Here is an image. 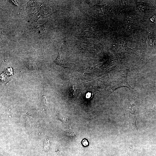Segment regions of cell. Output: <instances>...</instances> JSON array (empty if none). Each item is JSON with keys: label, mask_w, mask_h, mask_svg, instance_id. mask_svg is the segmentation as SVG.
<instances>
[{"label": "cell", "mask_w": 156, "mask_h": 156, "mask_svg": "<svg viewBox=\"0 0 156 156\" xmlns=\"http://www.w3.org/2000/svg\"><path fill=\"white\" fill-rule=\"evenodd\" d=\"M138 106L134 101L131 102L129 106L128 111L129 122L133 127H137L136 121L138 115Z\"/></svg>", "instance_id": "obj_2"}, {"label": "cell", "mask_w": 156, "mask_h": 156, "mask_svg": "<svg viewBox=\"0 0 156 156\" xmlns=\"http://www.w3.org/2000/svg\"><path fill=\"white\" fill-rule=\"evenodd\" d=\"M45 23L43 25L40 26H32V29L33 31L38 34L41 35L45 33L47 30L46 29L45 24Z\"/></svg>", "instance_id": "obj_4"}, {"label": "cell", "mask_w": 156, "mask_h": 156, "mask_svg": "<svg viewBox=\"0 0 156 156\" xmlns=\"http://www.w3.org/2000/svg\"><path fill=\"white\" fill-rule=\"evenodd\" d=\"M147 44L148 47L152 48L156 45V38L151 34H149L148 36Z\"/></svg>", "instance_id": "obj_5"}, {"label": "cell", "mask_w": 156, "mask_h": 156, "mask_svg": "<svg viewBox=\"0 0 156 156\" xmlns=\"http://www.w3.org/2000/svg\"><path fill=\"white\" fill-rule=\"evenodd\" d=\"M49 141L48 139L47 138L45 140L44 142V149L45 150H47L49 148Z\"/></svg>", "instance_id": "obj_8"}, {"label": "cell", "mask_w": 156, "mask_h": 156, "mask_svg": "<svg viewBox=\"0 0 156 156\" xmlns=\"http://www.w3.org/2000/svg\"><path fill=\"white\" fill-rule=\"evenodd\" d=\"M150 115L152 117H156V104H154L151 110Z\"/></svg>", "instance_id": "obj_7"}, {"label": "cell", "mask_w": 156, "mask_h": 156, "mask_svg": "<svg viewBox=\"0 0 156 156\" xmlns=\"http://www.w3.org/2000/svg\"><path fill=\"white\" fill-rule=\"evenodd\" d=\"M62 133L64 135L73 138L76 135L77 131L75 129H71L68 130L62 131Z\"/></svg>", "instance_id": "obj_6"}, {"label": "cell", "mask_w": 156, "mask_h": 156, "mask_svg": "<svg viewBox=\"0 0 156 156\" xmlns=\"http://www.w3.org/2000/svg\"><path fill=\"white\" fill-rule=\"evenodd\" d=\"M82 143L85 146H87L88 144V141L86 140H84L82 141Z\"/></svg>", "instance_id": "obj_9"}, {"label": "cell", "mask_w": 156, "mask_h": 156, "mask_svg": "<svg viewBox=\"0 0 156 156\" xmlns=\"http://www.w3.org/2000/svg\"><path fill=\"white\" fill-rule=\"evenodd\" d=\"M31 3H28V14L31 18L35 21L41 17L43 18L48 17L50 13L45 11V8L42 4L32 1Z\"/></svg>", "instance_id": "obj_1"}, {"label": "cell", "mask_w": 156, "mask_h": 156, "mask_svg": "<svg viewBox=\"0 0 156 156\" xmlns=\"http://www.w3.org/2000/svg\"><path fill=\"white\" fill-rule=\"evenodd\" d=\"M58 55L54 60V62L57 65L60 66L64 68H69V64L68 61L58 51Z\"/></svg>", "instance_id": "obj_3"}]
</instances>
